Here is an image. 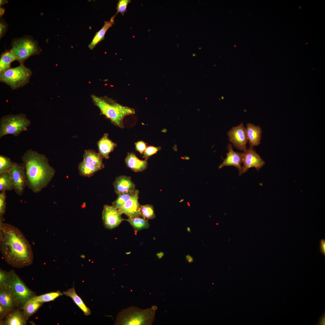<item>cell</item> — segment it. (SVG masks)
I'll return each mask as SVG.
<instances>
[{
	"label": "cell",
	"mask_w": 325,
	"mask_h": 325,
	"mask_svg": "<svg viewBox=\"0 0 325 325\" xmlns=\"http://www.w3.org/2000/svg\"><path fill=\"white\" fill-rule=\"evenodd\" d=\"M4 221L0 217V250L4 259L17 268L31 265L33 256L30 244L17 228Z\"/></svg>",
	"instance_id": "1"
},
{
	"label": "cell",
	"mask_w": 325,
	"mask_h": 325,
	"mask_svg": "<svg viewBox=\"0 0 325 325\" xmlns=\"http://www.w3.org/2000/svg\"><path fill=\"white\" fill-rule=\"evenodd\" d=\"M27 179V186L38 193L46 187L54 177L55 171L46 156L30 149L22 156Z\"/></svg>",
	"instance_id": "2"
},
{
	"label": "cell",
	"mask_w": 325,
	"mask_h": 325,
	"mask_svg": "<svg viewBox=\"0 0 325 325\" xmlns=\"http://www.w3.org/2000/svg\"><path fill=\"white\" fill-rule=\"evenodd\" d=\"M91 96L94 105L100 110V115H104L112 123L120 128L124 127L123 121L125 116L135 113L134 109L122 105L107 96L99 97L93 94Z\"/></svg>",
	"instance_id": "3"
},
{
	"label": "cell",
	"mask_w": 325,
	"mask_h": 325,
	"mask_svg": "<svg viewBox=\"0 0 325 325\" xmlns=\"http://www.w3.org/2000/svg\"><path fill=\"white\" fill-rule=\"evenodd\" d=\"M157 307L141 309L135 307L123 309L118 314L115 325H151L154 319Z\"/></svg>",
	"instance_id": "4"
},
{
	"label": "cell",
	"mask_w": 325,
	"mask_h": 325,
	"mask_svg": "<svg viewBox=\"0 0 325 325\" xmlns=\"http://www.w3.org/2000/svg\"><path fill=\"white\" fill-rule=\"evenodd\" d=\"M5 286L12 292L17 307L22 308L26 303L36 296L29 289L14 270L8 272V277Z\"/></svg>",
	"instance_id": "5"
},
{
	"label": "cell",
	"mask_w": 325,
	"mask_h": 325,
	"mask_svg": "<svg viewBox=\"0 0 325 325\" xmlns=\"http://www.w3.org/2000/svg\"><path fill=\"white\" fill-rule=\"evenodd\" d=\"M31 121L25 114H9L2 117L0 120V138L8 134L15 137L27 130Z\"/></svg>",
	"instance_id": "6"
},
{
	"label": "cell",
	"mask_w": 325,
	"mask_h": 325,
	"mask_svg": "<svg viewBox=\"0 0 325 325\" xmlns=\"http://www.w3.org/2000/svg\"><path fill=\"white\" fill-rule=\"evenodd\" d=\"M32 72L23 64L8 69L0 73V81L9 86L13 90L22 87L29 82Z\"/></svg>",
	"instance_id": "7"
},
{
	"label": "cell",
	"mask_w": 325,
	"mask_h": 325,
	"mask_svg": "<svg viewBox=\"0 0 325 325\" xmlns=\"http://www.w3.org/2000/svg\"><path fill=\"white\" fill-rule=\"evenodd\" d=\"M11 49L16 60L20 64H23L25 60L29 57L39 54L40 47L37 42L32 38L25 37L13 40Z\"/></svg>",
	"instance_id": "8"
},
{
	"label": "cell",
	"mask_w": 325,
	"mask_h": 325,
	"mask_svg": "<svg viewBox=\"0 0 325 325\" xmlns=\"http://www.w3.org/2000/svg\"><path fill=\"white\" fill-rule=\"evenodd\" d=\"M14 186V190L17 195L22 196L27 186V179L25 169L23 163L14 162L9 171Z\"/></svg>",
	"instance_id": "9"
},
{
	"label": "cell",
	"mask_w": 325,
	"mask_h": 325,
	"mask_svg": "<svg viewBox=\"0 0 325 325\" xmlns=\"http://www.w3.org/2000/svg\"><path fill=\"white\" fill-rule=\"evenodd\" d=\"M244 151L241 175L246 172L251 168H255L258 171L265 164V162L255 151L253 147H250Z\"/></svg>",
	"instance_id": "10"
},
{
	"label": "cell",
	"mask_w": 325,
	"mask_h": 325,
	"mask_svg": "<svg viewBox=\"0 0 325 325\" xmlns=\"http://www.w3.org/2000/svg\"><path fill=\"white\" fill-rule=\"evenodd\" d=\"M228 135L229 141L237 149L244 151L246 149L248 140L246 128L243 122L237 126L233 127L228 132Z\"/></svg>",
	"instance_id": "11"
},
{
	"label": "cell",
	"mask_w": 325,
	"mask_h": 325,
	"mask_svg": "<svg viewBox=\"0 0 325 325\" xmlns=\"http://www.w3.org/2000/svg\"><path fill=\"white\" fill-rule=\"evenodd\" d=\"M122 214L113 206L104 205L102 213V218L105 228L112 229L118 226L123 221Z\"/></svg>",
	"instance_id": "12"
},
{
	"label": "cell",
	"mask_w": 325,
	"mask_h": 325,
	"mask_svg": "<svg viewBox=\"0 0 325 325\" xmlns=\"http://www.w3.org/2000/svg\"><path fill=\"white\" fill-rule=\"evenodd\" d=\"M139 191L135 190L130 198L118 209L122 214L126 215L128 218L141 216L140 204L138 202Z\"/></svg>",
	"instance_id": "13"
},
{
	"label": "cell",
	"mask_w": 325,
	"mask_h": 325,
	"mask_svg": "<svg viewBox=\"0 0 325 325\" xmlns=\"http://www.w3.org/2000/svg\"><path fill=\"white\" fill-rule=\"evenodd\" d=\"M228 151L226 157L223 159L222 163L219 166V169L226 166H234L237 168L239 171L240 175H241V163L243 153L236 152L234 151L232 144H228Z\"/></svg>",
	"instance_id": "14"
},
{
	"label": "cell",
	"mask_w": 325,
	"mask_h": 325,
	"mask_svg": "<svg viewBox=\"0 0 325 325\" xmlns=\"http://www.w3.org/2000/svg\"><path fill=\"white\" fill-rule=\"evenodd\" d=\"M113 185L115 193L117 194L122 193L134 192L135 185L129 176H120L116 177Z\"/></svg>",
	"instance_id": "15"
},
{
	"label": "cell",
	"mask_w": 325,
	"mask_h": 325,
	"mask_svg": "<svg viewBox=\"0 0 325 325\" xmlns=\"http://www.w3.org/2000/svg\"><path fill=\"white\" fill-rule=\"evenodd\" d=\"M28 320L23 311L14 309L9 312L5 317L0 321V325H25Z\"/></svg>",
	"instance_id": "16"
},
{
	"label": "cell",
	"mask_w": 325,
	"mask_h": 325,
	"mask_svg": "<svg viewBox=\"0 0 325 325\" xmlns=\"http://www.w3.org/2000/svg\"><path fill=\"white\" fill-rule=\"evenodd\" d=\"M0 305L9 313L17 307L12 292L5 286L0 287Z\"/></svg>",
	"instance_id": "17"
},
{
	"label": "cell",
	"mask_w": 325,
	"mask_h": 325,
	"mask_svg": "<svg viewBox=\"0 0 325 325\" xmlns=\"http://www.w3.org/2000/svg\"><path fill=\"white\" fill-rule=\"evenodd\" d=\"M246 130L248 141L250 147L259 145L261 143L262 130L258 125L247 123Z\"/></svg>",
	"instance_id": "18"
},
{
	"label": "cell",
	"mask_w": 325,
	"mask_h": 325,
	"mask_svg": "<svg viewBox=\"0 0 325 325\" xmlns=\"http://www.w3.org/2000/svg\"><path fill=\"white\" fill-rule=\"evenodd\" d=\"M97 145L99 153L103 158L108 159L109 154L113 150L117 144L109 138L108 134L105 133L98 142Z\"/></svg>",
	"instance_id": "19"
},
{
	"label": "cell",
	"mask_w": 325,
	"mask_h": 325,
	"mask_svg": "<svg viewBox=\"0 0 325 325\" xmlns=\"http://www.w3.org/2000/svg\"><path fill=\"white\" fill-rule=\"evenodd\" d=\"M125 162L128 168L135 172L144 170L147 168L148 164L146 159L140 160L133 153H128Z\"/></svg>",
	"instance_id": "20"
},
{
	"label": "cell",
	"mask_w": 325,
	"mask_h": 325,
	"mask_svg": "<svg viewBox=\"0 0 325 325\" xmlns=\"http://www.w3.org/2000/svg\"><path fill=\"white\" fill-rule=\"evenodd\" d=\"M116 15L115 14L112 17L110 21H105L103 27L99 31L96 32L91 42L88 45V47L90 50L93 49L97 44L104 39L105 35L107 31L114 24V20Z\"/></svg>",
	"instance_id": "21"
},
{
	"label": "cell",
	"mask_w": 325,
	"mask_h": 325,
	"mask_svg": "<svg viewBox=\"0 0 325 325\" xmlns=\"http://www.w3.org/2000/svg\"><path fill=\"white\" fill-rule=\"evenodd\" d=\"M84 160L99 168H104V166L103 162V157L99 153L92 149L85 150L83 155Z\"/></svg>",
	"instance_id": "22"
},
{
	"label": "cell",
	"mask_w": 325,
	"mask_h": 325,
	"mask_svg": "<svg viewBox=\"0 0 325 325\" xmlns=\"http://www.w3.org/2000/svg\"><path fill=\"white\" fill-rule=\"evenodd\" d=\"M63 294L70 297L75 304L81 310L84 315L88 316L91 314L90 309L84 303L81 298L76 293L74 286L63 292Z\"/></svg>",
	"instance_id": "23"
},
{
	"label": "cell",
	"mask_w": 325,
	"mask_h": 325,
	"mask_svg": "<svg viewBox=\"0 0 325 325\" xmlns=\"http://www.w3.org/2000/svg\"><path fill=\"white\" fill-rule=\"evenodd\" d=\"M15 60L16 58L11 49L3 52L0 59V73L10 68L11 63Z\"/></svg>",
	"instance_id": "24"
},
{
	"label": "cell",
	"mask_w": 325,
	"mask_h": 325,
	"mask_svg": "<svg viewBox=\"0 0 325 325\" xmlns=\"http://www.w3.org/2000/svg\"><path fill=\"white\" fill-rule=\"evenodd\" d=\"M78 169L81 175L88 177L92 176L95 172L101 169L84 160L79 164Z\"/></svg>",
	"instance_id": "25"
},
{
	"label": "cell",
	"mask_w": 325,
	"mask_h": 325,
	"mask_svg": "<svg viewBox=\"0 0 325 325\" xmlns=\"http://www.w3.org/2000/svg\"><path fill=\"white\" fill-rule=\"evenodd\" d=\"M43 304V303L38 302L31 299L26 303L21 309L28 319L38 310Z\"/></svg>",
	"instance_id": "26"
},
{
	"label": "cell",
	"mask_w": 325,
	"mask_h": 325,
	"mask_svg": "<svg viewBox=\"0 0 325 325\" xmlns=\"http://www.w3.org/2000/svg\"><path fill=\"white\" fill-rule=\"evenodd\" d=\"M13 189V184L9 171L0 173V192Z\"/></svg>",
	"instance_id": "27"
},
{
	"label": "cell",
	"mask_w": 325,
	"mask_h": 325,
	"mask_svg": "<svg viewBox=\"0 0 325 325\" xmlns=\"http://www.w3.org/2000/svg\"><path fill=\"white\" fill-rule=\"evenodd\" d=\"M126 220L132 226L135 231L147 229L150 227L148 220L143 218H141L140 217L128 218Z\"/></svg>",
	"instance_id": "28"
},
{
	"label": "cell",
	"mask_w": 325,
	"mask_h": 325,
	"mask_svg": "<svg viewBox=\"0 0 325 325\" xmlns=\"http://www.w3.org/2000/svg\"><path fill=\"white\" fill-rule=\"evenodd\" d=\"M63 295V293L58 290L57 292H50L39 296H36L32 299L36 301L43 303L53 301L56 298Z\"/></svg>",
	"instance_id": "29"
},
{
	"label": "cell",
	"mask_w": 325,
	"mask_h": 325,
	"mask_svg": "<svg viewBox=\"0 0 325 325\" xmlns=\"http://www.w3.org/2000/svg\"><path fill=\"white\" fill-rule=\"evenodd\" d=\"M134 191L118 194L117 198L113 203L112 206L118 209L130 198Z\"/></svg>",
	"instance_id": "30"
},
{
	"label": "cell",
	"mask_w": 325,
	"mask_h": 325,
	"mask_svg": "<svg viewBox=\"0 0 325 325\" xmlns=\"http://www.w3.org/2000/svg\"><path fill=\"white\" fill-rule=\"evenodd\" d=\"M140 209L141 216L143 218L151 219L155 218L156 215L153 207L152 205L148 204L144 205H140Z\"/></svg>",
	"instance_id": "31"
},
{
	"label": "cell",
	"mask_w": 325,
	"mask_h": 325,
	"mask_svg": "<svg viewBox=\"0 0 325 325\" xmlns=\"http://www.w3.org/2000/svg\"><path fill=\"white\" fill-rule=\"evenodd\" d=\"M13 163L9 158L0 155V173L8 172Z\"/></svg>",
	"instance_id": "32"
},
{
	"label": "cell",
	"mask_w": 325,
	"mask_h": 325,
	"mask_svg": "<svg viewBox=\"0 0 325 325\" xmlns=\"http://www.w3.org/2000/svg\"><path fill=\"white\" fill-rule=\"evenodd\" d=\"M131 2V0H119L117 5V12L116 15L120 13L122 16H124L125 13L127 11V6Z\"/></svg>",
	"instance_id": "33"
},
{
	"label": "cell",
	"mask_w": 325,
	"mask_h": 325,
	"mask_svg": "<svg viewBox=\"0 0 325 325\" xmlns=\"http://www.w3.org/2000/svg\"><path fill=\"white\" fill-rule=\"evenodd\" d=\"M6 191L0 193V217H3L5 213L6 209Z\"/></svg>",
	"instance_id": "34"
},
{
	"label": "cell",
	"mask_w": 325,
	"mask_h": 325,
	"mask_svg": "<svg viewBox=\"0 0 325 325\" xmlns=\"http://www.w3.org/2000/svg\"><path fill=\"white\" fill-rule=\"evenodd\" d=\"M161 149L160 147H155L153 146H150L147 147L144 153L143 157L147 159L150 156L156 154L157 152L160 150Z\"/></svg>",
	"instance_id": "35"
},
{
	"label": "cell",
	"mask_w": 325,
	"mask_h": 325,
	"mask_svg": "<svg viewBox=\"0 0 325 325\" xmlns=\"http://www.w3.org/2000/svg\"><path fill=\"white\" fill-rule=\"evenodd\" d=\"M8 277V272L1 268L0 270V287L5 286Z\"/></svg>",
	"instance_id": "36"
},
{
	"label": "cell",
	"mask_w": 325,
	"mask_h": 325,
	"mask_svg": "<svg viewBox=\"0 0 325 325\" xmlns=\"http://www.w3.org/2000/svg\"><path fill=\"white\" fill-rule=\"evenodd\" d=\"M0 38L1 39L5 35L7 30L8 26L7 23L2 18H0Z\"/></svg>",
	"instance_id": "37"
},
{
	"label": "cell",
	"mask_w": 325,
	"mask_h": 325,
	"mask_svg": "<svg viewBox=\"0 0 325 325\" xmlns=\"http://www.w3.org/2000/svg\"><path fill=\"white\" fill-rule=\"evenodd\" d=\"M135 145L136 150L141 154L144 153L147 147L146 144L143 141H138Z\"/></svg>",
	"instance_id": "38"
},
{
	"label": "cell",
	"mask_w": 325,
	"mask_h": 325,
	"mask_svg": "<svg viewBox=\"0 0 325 325\" xmlns=\"http://www.w3.org/2000/svg\"><path fill=\"white\" fill-rule=\"evenodd\" d=\"M9 312L1 305H0V321H2L6 316Z\"/></svg>",
	"instance_id": "39"
},
{
	"label": "cell",
	"mask_w": 325,
	"mask_h": 325,
	"mask_svg": "<svg viewBox=\"0 0 325 325\" xmlns=\"http://www.w3.org/2000/svg\"><path fill=\"white\" fill-rule=\"evenodd\" d=\"M320 252L325 255V240L322 239L320 240Z\"/></svg>",
	"instance_id": "40"
},
{
	"label": "cell",
	"mask_w": 325,
	"mask_h": 325,
	"mask_svg": "<svg viewBox=\"0 0 325 325\" xmlns=\"http://www.w3.org/2000/svg\"><path fill=\"white\" fill-rule=\"evenodd\" d=\"M187 261L189 263L192 262L193 261V258L192 257L189 255H187L186 256Z\"/></svg>",
	"instance_id": "41"
},
{
	"label": "cell",
	"mask_w": 325,
	"mask_h": 325,
	"mask_svg": "<svg viewBox=\"0 0 325 325\" xmlns=\"http://www.w3.org/2000/svg\"><path fill=\"white\" fill-rule=\"evenodd\" d=\"M5 12V9L4 8H0V18H2Z\"/></svg>",
	"instance_id": "42"
},
{
	"label": "cell",
	"mask_w": 325,
	"mask_h": 325,
	"mask_svg": "<svg viewBox=\"0 0 325 325\" xmlns=\"http://www.w3.org/2000/svg\"><path fill=\"white\" fill-rule=\"evenodd\" d=\"M8 3V2L7 0H0V7L2 5H4L5 4Z\"/></svg>",
	"instance_id": "43"
}]
</instances>
